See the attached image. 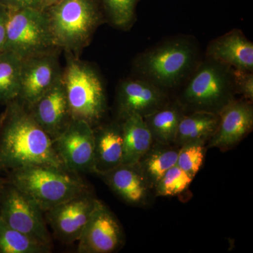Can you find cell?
Instances as JSON below:
<instances>
[{
    "label": "cell",
    "instance_id": "obj_5",
    "mask_svg": "<svg viewBox=\"0 0 253 253\" xmlns=\"http://www.w3.org/2000/svg\"><path fill=\"white\" fill-rule=\"evenodd\" d=\"M5 179L30 196L44 212L89 191L78 174L50 165L13 169Z\"/></svg>",
    "mask_w": 253,
    "mask_h": 253
},
{
    "label": "cell",
    "instance_id": "obj_21",
    "mask_svg": "<svg viewBox=\"0 0 253 253\" xmlns=\"http://www.w3.org/2000/svg\"><path fill=\"white\" fill-rule=\"evenodd\" d=\"M179 148L154 142L136 166L149 186L155 187L168 169L176 165Z\"/></svg>",
    "mask_w": 253,
    "mask_h": 253
},
{
    "label": "cell",
    "instance_id": "obj_17",
    "mask_svg": "<svg viewBox=\"0 0 253 253\" xmlns=\"http://www.w3.org/2000/svg\"><path fill=\"white\" fill-rule=\"evenodd\" d=\"M94 173L101 175L123 163V141L120 121L94 127Z\"/></svg>",
    "mask_w": 253,
    "mask_h": 253
},
{
    "label": "cell",
    "instance_id": "obj_16",
    "mask_svg": "<svg viewBox=\"0 0 253 253\" xmlns=\"http://www.w3.org/2000/svg\"><path fill=\"white\" fill-rule=\"evenodd\" d=\"M234 69L253 72V43L240 29H232L210 42L204 53Z\"/></svg>",
    "mask_w": 253,
    "mask_h": 253
},
{
    "label": "cell",
    "instance_id": "obj_14",
    "mask_svg": "<svg viewBox=\"0 0 253 253\" xmlns=\"http://www.w3.org/2000/svg\"><path fill=\"white\" fill-rule=\"evenodd\" d=\"M252 101L234 99L219 113V121L214 135L210 139V147L228 149L242 140L252 131Z\"/></svg>",
    "mask_w": 253,
    "mask_h": 253
},
{
    "label": "cell",
    "instance_id": "obj_1",
    "mask_svg": "<svg viewBox=\"0 0 253 253\" xmlns=\"http://www.w3.org/2000/svg\"><path fill=\"white\" fill-rule=\"evenodd\" d=\"M5 106L0 116V172L36 165L66 169L28 106L18 99Z\"/></svg>",
    "mask_w": 253,
    "mask_h": 253
},
{
    "label": "cell",
    "instance_id": "obj_2",
    "mask_svg": "<svg viewBox=\"0 0 253 253\" xmlns=\"http://www.w3.org/2000/svg\"><path fill=\"white\" fill-rule=\"evenodd\" d=\"M204 56L194 36L169 37L136 54L131 63L132 76L169 93L182 86Z\"/></svg>",
    "mask_w": 253,
    "mask_h": 253
},
{
    "label": "cell",
    "instance_id": "obj_24",
    "mask_svg": "<svg viewBox=\"0 0 253 253\" xmlns=\"http://www.w3.org/2000/svg\"><path fill=\"white\" fill-rule=\"evenodd\" d=\"M51 250L11 227L0 216V253H49Z\"/></svg>",
    "mask_w": 253,
    "mask_h": 253
},
{
    "label": "cell",
    "instance_id": "obj_27",
    "mask_svg": "<svg viewBox=\"0 0 253 253\" xmlns=\"http://www.w3.org/2000/svg\"><path fill=\"white\" fill-rule=\"evenodd\" d=\"M193 179L175 165L165 173L154 188L158 196H174L185 191Z\"/></svg>",
    "mask_w": 253,
    "mask_h": 253
},
{
    "label": "cell",
    "instance_id": "obj_20",
    "mask_svg": "<svg viewBox=\"0 0 253 253\" xmlns=\"http://www.w3.org/2000/svg\"><path fill=\"white\" fill-rule=\"evenodd\" d=\"M184 113L185 111L176 99L169 100L161 109L143 117L154 142L175 144L178 127Z\"/></svg>",
    "mask_w": 253,
    "mask_h": 253
},
{
    "label": "cell",
    "instance_id": "obj_13",
    "mask_svg": "<svg viewBox=\"0 0 253 253\" xmlns=\"http://www.w3.org/2000/svg\"><path fill=\"white\" fill-rule=\"evenodd\" d=\"M59 51L22 60L21 86L17 99L29 106L61 79Z\"/></svg>",
    "mask_w": 253,
    "mask_h": 253
},
{
    "label": "cell",
    "instance_id": "obj_10",
    "mask_svg": "<svg viewBox=\"0 0 253 253\" xmlns=\"http://www.w3.org/2000/svg\"><path fill=\"white\" fill-rule=\"evenodd\" d=\"M169 93L153 83L130 76L120 82L116 90L118 121L131 115L144 117L169 102Z\"/></svg>",
    "mask_w": 253,
    "mask_h": 253
},
{
    "label": "cell",
    "instance_id": "obj_8",
    "mask_svg": "<svg viewBox=\"0 0 253 253\" xmlns=\"http://www.w3.org/2000/svg\"><path fill=\"white\" fill-rule=\"evenodd\" d=\"M43 211L27 194L3 179L0 186V216L11 227L51 248L52 241Z\"/></svg>",
    "mask_w": 253,
    "mask_h": 253
},
{
    "label": "cell",
    "instance_id": "obj_29",
    "mask_svg": "<svg viewBox=\"0 0 253 253\" xmlns=\"http://www.w3.org/2000/svg\"><path fill=\"white\" fill-rule=\"evenodd\" d=\"M0 4L9 10L44 9L43 0H0Z\"/></svg>",
    "mask_w": 253,
    "mask_h": 253
},
{
    "label": "cell",
    "instance_id": "obj_31",
    "mask_svg": "<svg viewBox=\"0 0 253 253\" xmlns=\"http://www.w3.org/2000/svg\"><path fill=\"white\" fill-rule=\"evenodd\" d=\"M61 1H62V0H43V8H44V9H46V8L52 6V5Z\"/></svg>",
    "mask_w": 253,
    "mask_h": 253
},
{
    "label": "cell",
    "instance_id": "obj_4",
    "mask_svg": "<svg viewBox=\"0 0 253 253\" xmlns=\"http://www.w3.org/2000/svg\"><path fill=\"white\" fill-rule=\"evenodd\" d=\"M179 89L176 100L185 113L206 111L219 114L236 99L233 68L204 56Z\"/></svg>",
    "mask_w": 253,
    "mask_h": 253
},
{
    "label": "cell",
    "instance_id": "obj_32",
    "mask_svg": "<svg viewBox=\"0 0 253 253\" xmlns=\"http://www.w3.org/2000/svg\"><path fill=\"white\" fill-rule=\"evenodd\" d=\"M3 179H1V178H0V186H1V183H2Z\"/></svg>",
    "mask_w": 253,
    "mask_h": 253
},
{
    "label": "cell",
    "instance_id": "obj_6",
    "mask_svg": "<svg viewBox=\"0 0 253 253\" xmlns=\"http://www.w3.org/2000/svg\"><path fill=\"white\" fill-rule=\"evenodd\" d=\"M66 65L61 81L73 120L93 128L99 126L107 111L106 89L99 71L79 56L66 53Z\"/></svg>",
    "mask_w": 253,
    "mask_h": 253
},
{
    "label": "cell",
    "instance_id": "obj_9",
    "mask_svg": "<svg viewBox=\"0 0 253 253\" xmlns=\"http://www.w3.org/2000/svg\"><path fill=\"white\" fill-rule=\"evenodd\" d=\"M52 142L68 171L76 174L94 173V128L90 125L73 120L64 132Z\"/></svg>",
    "mask_w": 253,
    "mask_h": 253
},
{
    "label": "cell",
    "instance_id": "obj_30",
    "mask_svg": "<svg viewBox=\"0 0 253 253\" xmlns=\"http://www.w3.org/2000/svg\"><path fill=\"white\" fill-rule=\"evenodd\" d=\"M8 18H9L8 9L0 4V52L4 51L5 42H6Z\"/></svg>",
    "mask_w": 253,
    "mask_h": 253
},
{
    "label": "cell",
    "instance_id": "obj_25",
    "mask_svg": "<svg viewBox=\"0 0 253 253\" xmlns=\"http://www.w3.org/2000/svg\"><path fill=\"white\" fill-rule=\"evenodd\" d=\"M140 0H100L106 21L121 31H129L136 21Z\"/></svg>",
    "mask_w": 253,
    "mask_h": 253
},
{
    "label": "cell",
    "instance_id": "obj_28",
    "mask_svg": "<svg viewBox=\"0 0 253 253\" xmlns=\"http://www.w3.org/2000/svg\"><path fill=\"white\" fill-rule=\"evenodd\" d=\"M233 78L236 94H241L244 99L253 102V72L233 68Z\"/></svg>",
    "mask_w": 253,
    "mask_h": 253
},
{
    "label": "cell",
    "instance_id": "obj_26",
    "mask_svg": "<svg viewBox=\"0 0 253 253\" xmlns=\"http://www.w3.org/2000/svg\"><path fill=\"white\" fill-rule=\"evenodd\" d=\"M206 148L204 141H191L183 144L179 149L176 166L193 179L204 163Z\"/></svg>",
    "mask_w": 253,
    "mask_h": 253
},
{
    "label": "cell",
    "instance_id": "obj_7",
    "mask_svg": "<svg viewBox=\"0 0 253 253\" xmlns=\"http://www.w3.org/2000/svg\"><path fill=\"white\" fill-rule=\"evenodd\" d=\"M4 50L22 59L59 51L55 46L44 9L9 10Z\"/></svg>",
    "mask_w": 253,
    "mask_h": 253
},
{
    "label": "cell",
    "instance_id": "obj_18",
    "mask_svg": "<svg viewBox=\"0 0 253 253\" xmlns=\"http://www.w3.org/2000/svg\"><path fill=\"white\" fill-rule=\"evenodd\" d=\"M99 176L127 204H141L146 199L149 186L136 165L121 164Z\"/></svg>",
    "mask_w": 253,
    "mask_h": 253
},
{
    "label": "cell",
    "instance_id": "obj_22",
    "mask_svg": "<svg viewBox=\"0 0 253 253\" xmlns=\"http://www.w3.org/2000/svg\"><path fill=\"white\" fill-rule=\"evenodd\" d=\"M219 114L193 111L184 113L178 127L175 144L182 146L191 141L209 140L214 135L219 124Z\"/></svg>",
    "mask_w": 253,
    "mask_h": 253
},
{
    "label": "cell",
    "instance_id": "obj_15",
    "mask_svg": "<svg viewBox=\"0 0 253 253\" xmlns=\"http://www.w3.org/2000/svg\"><path fill=\"white\" fill-rule=\"evenodd\" d=\"M28 107L52 141L64 132L73 120L61 79Z\"/></svg>",
    "mask_w": 253,
    "mask_h": 253
},
{
    "label": "cell",
    "instance_id": "obj_19",
    "mask_svg": "<svg viewBox=\"0 0 253 253\" xmlns=\"http://www.w3.org/2000/svg\"><path fill=\"white\" fill-rule=\"evenodd\" d=\"M122 128L123 157L122 164H137L154 144V139L144 118L131 115L120 121Z\"/></svg>",
    "mask_w": 253,
    "mask_h": 253
},
{
    "label": "cell",
    "instance_id": "obj_3",
    "mask_svg": "<svg viewBox=\"0 0 253 253\" xmlns=\"http://www.w3.org/2000/svg\"><path fill=\"white\" fill-rule=\"evenodd\" d=\"M44 11L55 46L77 56L106 21L100 0H62Z\"/></svg>",
    "mask_w": 253,
    "mask_h": 253
},
{
    "label": "cell",
    "instance_id": "obj_11",
    "mask_svg": "<svg viewBox=\"0 0 253 253\" xmlns=\"http://www.w3.org/2000/svg\"><path fill=\"white\" fill-rule=\"evenodd\" d=\"M122 229L114 214L96 199L90 217L78 240V253H110L122 245Z\"/></svg>",
    "mask_w": 253,
    "mask_h": 253
},
{
    "label": "cell",
    "instance_id": "obj_23",
    "mask_svg": "<svg viewBox=\"0 0 253 253\" xmlns=\"http://www.w3.org/2000/svg\"><path fill=\"white\" fill-rule=\"evenodd\" d=\"M22 60L7 50L0 52V104L6 105L18 97Z\"/></svg>",
    "mask_w": 253,
    "mask_h": 253
},
{
    "label": "cell",
    "instance_id": "obj_12",
    "mask_svg": "<svg viewBox=\"0 0 253 253\" xmlns=\"http://www.w3.org/2000/svg\"><path fill=\"white\" fill-rule=\"evenodd\" d=\"M96 201L89 191L46 211V219L56 239L66 244L78 241Z\"/></svg>",
    "mask_w": 253,
    "mask_h": 253
}]
</instances>
